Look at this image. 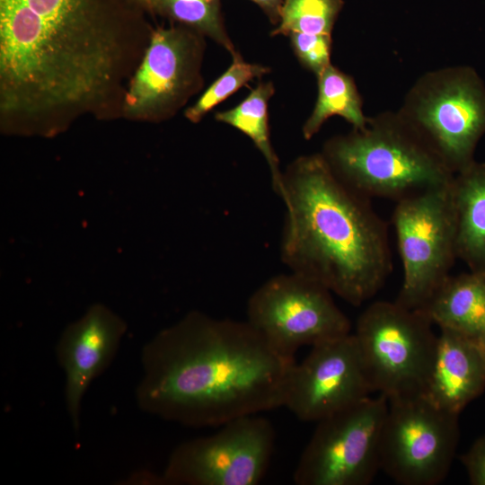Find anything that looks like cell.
Returning <instances> with one entry per match:
<instances>
[{
	"label": "cell",
	"mask_w": 485,
	"mask_h": 485,
	"mask_svg": "<svg viewBox=\"0 0 485 485\" xmlns=\"http://www.w3.org/2000/svg\"><path fill=\"white\" fill-rule=\"evenodd\" d=\"M451 190L457 258L471 271L485 272V163L456 172Z\"/></svg>",
	"instance_id": "16"
},
{
	"label": "cell",
	"mask_w": 485,
	"mask_h": 485,
	"mask_svg": "<svg viewBox=\"0 0 485 485\" xmlns=\"http://www.w3.org/2000/svg\"><path fill=\"white\" fill-rule=\"evenodd\" d=\"M152 9L204 32L234 53L221 22L219 0H154Z\"/></svg>",
	"instance_id": "20"
},
{
	"label": "cell",
	"mask_w": 485,
	"mask_h": 485,
	"mask_svg": "<svg viewBox=\"0 0 485 485\" xmlns=\"http://www.w3.org/2000/svg\"><path fill=\"white\" fill-rule=\"evenodd\" d=\"M319 76V94L312 115L305 122L303 133L310 139L323 122L339 115L350 122L356 129H364L366 120L361 110V101L350 77L329 65Z\"/></svg>",
	"instance_id": "18"
},
{
	"label": "cell",
	"mask_w": 485,
	"mask_h": 485,
	"mask_svg": "<svg viewBox=\"0 0 485 485\" xmlns=\"http://www.w3.org/2000/svg\"><path fill=\"white\" fill-rule=\"evenodd\" d=\"M469 481L473 485H485V435L474 441L461 456Z\"/></svg>",
	"instance_id": "23"
},
{
	"label": "cell",
	"mask_w": 485,
	"mask_h": 485,
	"mask_svg": "<svg viewBox=\"0 0 485 485\" xmlns=\"http://www.w3.org/2000/svg\"><path fill=\"white\" fill-rule=\"evenodd\" d=\"M280 198V257L289 270L354 306L375 296L392 271V254L388 228L370 198L340 181L318 154L289 167Z\"/></svg>",
	"instance_id": "2"
},
{
	"label": "cell",
	"mask_w": 485,
	"mask_h": 485,
	"mask_svg": "<svg viewBox=\"0 0 485 485\" xmlns=\"http://www.w3.org/2000/svg\"><path fill=\"white\" fill-rule=\"evenodd\" d=\"M420 310L439 329L485 343V272L450 275Z\"/></svg>",
	"instance_id": "15"
},
{
	"label": "cell",
	"mask_w": 485,
	"mask_h": 485,
	"mask_svg": "<svg viewBox=\"0 0 485 485\" xmlns=\"http://www.w3.org/2000/svg\"><path fill=\"white\" fill-rule=\"evenodd\" d=\"M322 284L289 272L276 275L250 296L247 322L281 356L350 333V322Z\"/></svg>",
	"instance_id": "7"
},
{
	"label": "cell",
	"mask_w": 485,
	"mask_h": 485,
	"mask_svg": "<svg viewBox=\"0 0 485 485\" xmlns=\"http://www.w3.org/2000/svg\"><path fill=\"white\" fill-rule=\"evenodd\" d=\"M126 331L125 322L101 304L91 306L63 331L56 355L65 375L66 406L75 431L84 396L113 360Z\"/></svg>",
	"instance_id": "12"
},
{
	"label": "cell",
	"mask_w": 485,
	"mask_h": 485,
	"mask_svg": "<svg viewBox=\"0 0 485 485\" xmlns=\"http://www.w3.org/2000/svg\"><path fill=\"white\" fill-rule=\"evenodd\" d=\"M273 93L274 87L270 82L261 83L238 106L217 113L216 119L234 127L253 141L269 166L272 187L281 197L283 173L280 172L278 159L270 144L268 127L267 107Z\"/></svg>",
	"instance_id": "17"
},
{
	"label": "cell",
	"mask_w": 485,
	"mask_h": 485,
	"mask_svg": "<svg viewBox=\"0 0 485 485\" xmlns=\"http://www.w3.org/2000/svg\"><path fill=\"white\" fill-rule=\"evenodd\" d=\"M233 56L234 61L229 68L207 89L192 107L186 110L185 115L190 121H199L212 108L250 80L269 71V67L244 62L235 52Z\"/></svg>",
	"instance_id": "21"
},
{
	"label": "cell",
	"mask_w": 485,
	"mask_h": 485,
	"mask_svg": "<svg viewBox=\"0 0 485 485\" xmlns=\"http://www.w3.org/2000/svg\"><path fill=\"white\" fill-rule=\"evenodd\" d=\"M346 186L395 202L450 184L454 172L408 123H375L330 141L322 155Z\"/></svg>",
	"instance_id": "3"
},
{
	"label": "cell",
	"mask_w": 485,
	"mask_h": 485,
	"mask_svg": "<svg viewBox=\"0 0 485 485\" xmlns=\"http://www.w3.org/2000/svg\"><path fill=\"white\" fill-rule=\"evenodd\" d=\"M291 43L299 60L317 75L330 65L331 35L292 32Z\"/></svg>",
	"instance_id": "22"
},
{
	"label": "cell",
	"mask_w": 485,
	"mask_h": 485,
	"mask_svg": "<svg viewBox=\"0 0 485 485\" xmlns=\"http://www.w3.org/2000/svg\"><path fill=\"white\" fill-rule=\"evenodd\" d=\"M191 79V48L175 29L153 32L144 58L125 96L124 110L134 117L154 114L183 93Z\"/></svg>",
	"instance_id": "13"
},
{
	"label": "cell",
	"mask_w": 485,
	"mask_h": 485,
	"mask_svg": "<svg viewBox=\"0 0 485 485\" xmlns=\"http://www.w3.org/2000/svg\"><path fill=\"white\" fill-rule=\"evenodd\" d=\"M485 390V343L440 329L424 396L436 407L460 415Z\"/></svg>",
	"instance_id": "14"
},
{
	"label": "cell",
	"mask_w": 485,
	"mask_h": 485,
	"mask_svg": "<svg viewBox=\"0 0 485 485\" xmlns=\"http://www.w3.org/2000/svg\"><path fill=\"white\" fill-rule=\"evenodd\" d=\"M136 3H137L141 7H149L152 8L154 0H134Z\"/></svg>",
	"instance_id": "25"
},
{
	"label": "cell",
	"mask_w": 485,
	"mask_h": 485,
	"mask_svg": "<svg viewBox=\"0 0 485 485\" xmlns=\"http://www.w3.org/2000/svg\"><path fill=\"white\" fill-rule=\"evenodd\" d=\"M451 185L396 202L392 224L403 280L395 301L409 309L423 308L457 258Z\"/></svg>",
	"instance_id": "5"
},
{
	"label": "cell",
	"mask_w": 485,
	"mask_h": 485,
	"mask_svg": "<svg viewBox=\"0 0 485 485\" xmlns=\"http://www.w3.org/2000/svg\"><path fill=\"white\" fill-rule=\"evenodd\" d=\"M260 5L271 17H279L281 6L285 0H252Z\"/></svg>",
	"instance_id": "24"
},
{
	"label": "cell",
	"mask_w": 485,
	"mask_h": 485,
	"mask_svg": "<svg viewBox=\"0 0 485 485\" xmlns=\"http://www.w3.org/2000/svg\"><path fill=\"white\" fill-rule=\"evenodd\" d=\"M374 392L353 333L312 346L291 370L284 407L298 419L319 421Z\"/></svg>",
	"instance_id": "10"
},
{
	"label": "cell",
	"mask_w": 485,
	"mask_h": 485,
	"mask_svg": "<svg viewBox=\"0 0 485 485\" xmlns=\"http://www.w3.org/2000/svg\"><path fill=\"white\" fill-rule=\"evenodd\" d=\"M388 400L379 394L319 421L294 472L297 485H368L380 470Z\"/></svg>",
	"instance_id": "6"
},
{
	"label": "cell",
	"mask_w": 485,
	"mask_h": 485,
	"mask_svg": "<svg viewBox=\"0 0 485 485\" xmlns=\"http://www.w3.org/2000/svg\"><path fill=\"white\" fill-rule=\"evenodd\" d=\"M407 123L456 173L473 162L485 132V89L472 72L447 75L419 98Z\"/></svg>",
	"instance_id": "11"
},
{
	"label": "cell",
	"mask_w": 485,
	"mask_h": 485,
	"mask_svg": "<svg viewBox=\"0 0 485 485\" xmlns=\"http://www.w3.org/2000/svg\"><path fill=\"white\" fill-rule=\"evenodd\" d=\"M220 427L211 436L178 445L158 481L174 485H257L273 454L272 424L253 414Z\"/></svg>",
	"instance_id": "9"
},
{
	"label": "cell",
	"mask_w": 485,
	"mask_h": 485,
	"mask_svg": "<svg viewBox=\"0 0 485 485\" xmlns=\"http://www.w3.org/2000/svg\"><path fill=\"white\" fill-rule=\"evenodd\" d=\"M459 440L458 414L424 395L388 400L380 470L401 485H436L448 474Z\"/></svg>",
	"instance_id": "8"
},
{
	"label": "cell",
	"mask_w": 485,
	"mask_h": 485,
	"mask_svg": "<svg viewBox=\"0 0 485 485\" xmlns=\"http://www.w3.org/2000/svg\"><path fill=\"white\" fill-rule=\"evenodd\" d=\"M295 360L247 322L190 312L142 348L139 408L190 427H217L284 407Z\"/></svg>",
	"instance_id": "1"
},
{
	"label": "cell",
	"mask_w": 485,
	"mask_h": 485,
	"mask_svg": "<svg viewBox=\"0 0 485 485\" xmlns=\"http://www.w3.org/2000/svg\"><path fill=\"white\" fill-rule=\"evenodd\" d=\"M420 309L377 301L359 315L353 333L374 392L387 400L424 395L437 335Z\"/></svg>",
	"instance_id": "4"
},
{
	"label": "cell",
	"mask_w": 485,
	"mask_h": 485,
	"mask_svg": "<svg viewBox=\"0 0 485 485\" xmlns=\"http://www.w3.org/2000/svg\"><path fill=\"white\" fill-rule=\"evenodd\" d=\"M342 0H285L273 34L303 32L331 35Z\"/></svg>",
	"instance_id": "19"
}]
</instances>
